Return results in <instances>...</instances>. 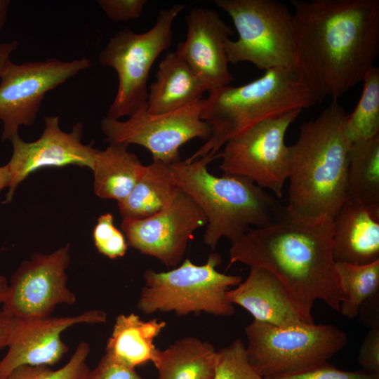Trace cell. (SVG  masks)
I'll list each match as a JSON object with an SVG mask.
<instances>
[{"mask_svg": "<svg viewBox=\"0 0 379 379\" xmlns=\"http://www.w3.org/2000/svg\"><path fill=\"white\" fill-rule=\"evenodd\" d=\"M296 68L318 98L361 82L379 53V0H291Z\"/></svg>", "mask_w": 379, "mask_h": 379, "instance_id": "obj_1", "label": "cell"}, {"mask_svg": "<svg viewBox=\"0 0 379 379\" xmlns=\"http://www.w3.org/2000/svg\"><path fill=\"white\" fill-rule=\"evenodd\" d=\"M333 220L308 219L287 206L272 224L248 230L230 249L229 267L266 269L284 284L310 324L321 300L339 312L345 298L333 255Z\"/></svg>", "mask_w": 379, "mask_h": 379, "instance_id": "obj_2", "label": "cell"}, {"mask_svg": "<svg viewBox=\"0 0 379 379\" xmlns=\"http://www.w3.org/2000/svg\"><path fill=\"white\" fill-rule=\"evenodd\" d=\"M347 113L338 102L304 123L296 142L288 146V204L308 219L332 220L347 199V175L350 141L345 131Z\"/></svg>", "mask_w": 379, "mask_h": 379, "instance_id": "obj_3", "label": "cell"}, {"mask_svg": "<svg viewBox=\"0 0 379 379\" xmlns=\"http://www.w3.org/2000/svg\"><path fill=\"white\" fill-rule=\"evenodd\" d=\"M215 159L207 156L170 164L175 185L191 197L206 218L204 242L212 250L223 237L234 244L251 226L272 224L284 208L279 199L248 178L211 174L208 164Z\"/></svg>", "mask_w": 379, "mask_h": 379, "instance_id": "obj_4", "label": "cell"}, {"mask_svg": "<svg viewBox=\"0 0 379 379\" xmlns=\"http://www.w3.org/2000/svg\"><path fill=\"white\" fill-rule=\"evenodd\" d=\"M201 118L210 126L211 135L187 160L218 157L232 138L267 119L319 102L297 68L267 70L242 86L227 85L208 92Z\"/></svg>", "mask_w": 379, "mask_h": 379, "instance_id": "obj_5", "label": "cell"}, {"mask_svg": "<svg viewBox=\"0 0 379 379\" xmlns=\"http://www.w3.org/2000/svg\"><path fill=\"white\" fill-rule=\"evenodd\" d=\"M220 262V255L211 253L203 265H196L187 258L167 272L147 270L138 309L145 314L173 312L178 316L200 312L219 317L233 315L235 308L227 293L242 281V277L218 272L216 267Z\"/></svg>", "mask_w": 379, "mask_h": 379, "instance_id": "obj_6", "label": "cell"}, {"mask_svg": "<svg viewBox=\"0 0 379 379\" xmlns=\"http://www.w3.org/2000/svg\"><path fill=\"white\" fill-rule=\"evenodd\" d=\"M245 333L248 361L265 379L316 367L341 350L348 340L335 326L314 323L278 326L253 320Z\"/></svg>", "mask_w": 379, "mask_h": 379, "instance_id": "obj_7", "label": "cell"}, {"mask_svg": "<svg viewBox=\"0 0 379 379\" xmlns=\"http://www.w3.org/2000/svg\"><path fill=\"white\" fill-rule=\"evenodd\" d=\"M239 37L225 44L229 63L248 62L264 72L296 68L292 13L276 0H215Z\"/></svg>", "mask_w": 379, "mask_h": 379, "instance_id": "obj_8", "label": "cell"}, {"mask_svg": "<svg viewBox=\"0 0 379 379\" xmlns=\"http://www.w3.org/2000/svg\"><path fill=\"white\" fill-rule=\"evenodd\" d=\"M185 5L175 4L160 10L148 31L138 34L128 28L110 37L99 55L102 65L113 68L118 89L107 117L114 119L133 114L147 100V82L150 69L173 39V23Z\"/></svg>", "mask_w": 379, "mask_h": 379, "instance_id": "obj_9", "label": "cell"}, {"mask_svg": "<svg viewBox=\"0 0 379 379\" xmlns=\"http://www.w3.org/2000/svg\"><path fill=\"white\" fill-rule=\"evenodd\" d=\"M301 112L265 119L230 140L218 154L224 175L248 178L279 199L288 175L285 135Z\"/></svg>", "mask_w": 379, "mask_h": 379, "instance_id": "obj_10", "label": "cell"}, {"mask_svg": "<svg viewBox=\"0 0 379 379\" xmlns=\"http://www.w3.org/2000/svg\"><path fill=\"white\" fill-rule=\"evenodd\" d=\"M206 100L201 98L179 109L158 114L147 111V101L128 117L120 121L105 117L100 128L110 143L140 145L153 160L173 164L180 159V148L194 138L208 140L210 126L201 118Z\"/></svg>", "mask_w": 379, "mask_h": 379, "instance_id": "obj_11", "label": "cell"}, {"mask_svg": "<svg viewBox=\"0 0 379 379\" xmlns=\"http://www.w3.org/2000/svg\"><path fill=\"white\" fill-rule=\"evenodd\" d=\"M83 57L71 61L11 62L0 77V120L2 140L18 134L21 126H32L46 94L91 66Z\"/></svg>", "mask_w": 379, "mask_h": 379, "instance_id": "obj_12", "label": "cell"}, {"mask_svg": "<svg viewBox=\"0 0 379 379\" xmlns=\"http://www.w3.org/2000/svg\"><path fill=\"white\" fill-rule=\"evenodd\" d=\"M69 249L67 244L22 262L11 276L1 310L14 318H44L58 305L74 304L77 297L67 286Z\"/></svg>", "mask_w": 379, "mask_h": 379, "instance_id": "obj_13", "label": "cell"}, {"mask_svg": "<svg viewBox=\"0 0 379 379\" xmlns=\"http://www.w3.org/2000/svg\"><path fill=\"white\" fill-rule=\"evenodd\" d=\"M206 225L199 206L180 188L158 213L142 220H122L128 246L158 259L167 267L182 261L194 232Z\"/></svg>", "mask_w": 379, "mask_h": 379, "instance_id": "obj_14", "label": "cell"}, {"mask_svg": "<svg viewBox=\"0 0 379 379\" xmlns=\"http://www.w3.org/2000/svg\"><path fill=\"white\" fill-rule=\"evenodd\" d=\"M44 126L41 137L34 142H25L18 134L9 140L13 153L6 164L11 182L5 203L11 201L16 187L29 175L40 168L77 165L92 169L100 149L81 142V123L67 133L60 128L58 116H49L45 118Z\"/></svg>", "mask_w": 379, "mask_h": 379, "instance_id": "obj_15", "label": "cell"}, {"mask_svg": "<svg viewBox=\"0 0 379 379\" xmlns=\"http://www.w3.org/2000/svg\"><path fill=\"white\" fill-rule=\"evenodd\" d=\"M106 320L107 314L100 310L73 317L14 318L8 352L0 360V379L20 366L55 365L69 350L61 339L64 331L77 324H101Z\"/></svg>", "mask_w": 379, "mask_h": 379, "instance_id": "obj_16", "label": "cell"}, {"mask_svg": "<svg viewBox=\"0 0 379 379\" xmlns=\"http://www.w3.org/2000/svg\"><path fill=\"white\" fill-rule=\"evenodd\" d=\"M187 36L178 51L206 86L207 91L230 85V73L225 44L234 30L213 9L192 8L185 16Z\"/></svg>", "mask_w": 379, "mask_h": 379, "instance_id": "obj_17", "label": "cell"}, {"mask_svg": "<svg viewBox=\"0 0 379 379\" xmlns=\"http://www.w3.org/2000/svg\"><path fill=\"white\" fill-rule=\"evenodd\" d=\"M227 298L257 321L278 326L310 324L280 280L262 267H251L246 279L230 289Z\"/></svg>", "mask_w": 379, "mask_h": 379, "instance_id": "obj_18", "label": "cell"}, {"mask_svg": "<svg viewBox=\"0 0 379 379\" xmlns=\"http://www.w3.org/2000/svg\"><path fill=\"white\" fill-rule=\"evenodd\" d=\"M335 262L366 265L379 260V211L347 199L333 219Z\"/></svg>", "mask_w": 379, "mask_h": 379, "instance_id": "obj_19", "label": "cell"}, {"mask_svg": "<svg viewBox=\"0 0 379 379\" xmlns=\"http://www.w3.org/2000/svg\"><path fill=\"white\" fill-rule=\"evenodd\" d=\"M207 89L177 50L168 52L160 62L151 84L147 111L158 114L182 108L202 98Z\"/></svg>", "mask_w": 379, "mask_h": 379, "instance_id": "obj_20", "label": "cell"}, {"mask_svg": "<svg viewBox=\"0 0 379 379\" xmlns=\"http://www.w3.org/2000/svg\"><path fill=\"white\" fill-rule=\"evenodd\" d=\"M165 326V321L157 319L145 321L135 313L119 314L107 340L105 353L131 368L153 363L159 352L154 341Z\"/></svg>", "mask_w": 379, "mask_h": 379, "instance_id": "obj_21", "label": "cell"}, {"mask_svg": "<svg viewBox=\"0 0 379 379\" xmlns=\"http://www.w3.org/2000/svg\"><path fill=\"white\" fill-rule=\"evenodd\" d=\"M217 351L208 341L187 336L164 350L153 362L157 379H213Z\"/></svg>", "mask_w": 379, "mask_h": 379, "instance_id": "obj_22", "label": "cell"}, {"mask_svg": "<svg viewBox=\"0 0 379 379\" xmlns=\"http://www.w3.org/2000/svg\"><path fill=\"white\" fill-rule=\"evenodd\" d=\"M144 165L121 143H110L100 150L91 169L93 190L101 199L122 201L131 192Z\"/></svg>", "mask_w": 379, "mask_h": 379, "instance_id": "obj_23", "label": "cell"}, {"mask_svg": "<svg viewBox=\"0 0 379 379\" xmlns=\"http://www.w3.org/2000/svg\"><path fill=\"white\" fill-rule=\"evenodd\" d=\"M170 164L153 160L144 166L131 192L118 203L122 220L149 218L170 203L178 188L171 175Z\"/></svg>", "mask_w": 379, "mask_h": 379, "instance_id": "obj_24", "label": "cell"}, {"mask_svg": "<svg viewBox=\"0 0 379 379\" xmlns=\"http://www.w3.org/2000/svg\"><path fill=\"white\" fill-rule=\"evenodd\" d=\"M347 199L379 211V135L351 142L347 175Z\"/></svg>", "mask_w": 379, "mask_h": 379, "instance_id": "obj_25", "label": "cell"}, {"mask_svg": "<svg viewBox=\"0 0 379 379\" xmlns=\"http://www.w3.org/2000/svg\"><path fill=\"white\" fill-rule=\"evenodd\" d=\"M336 269L345 293L339 312L354 319L365 302L379 295V260L366 265L336 262Z\"/></svg>", "mask_w": 379, "mask_h": 379, "instance_id": "obj_26", "label": "cell"}, {"mask_svg": "<svg viewBox=\"0 0 379 379\" xmlns=\"http://www.w3.org/2000/svg\"><path fill=\"white\" fill-rule=\"evenodd\" d=\"M361 98L354 110L346 115L345 127L350 142L379 135V68L373 66L363 79Z\"/></svg>", "mask_w": 379, "mask_h": 379, "instance_id": "obj_27", "label": "cell"}, {"mask_svg": "<svg viewBox=\"0 0 379 379\" xmlns=\"http://www.w3.org/2000/svg\"><path fill=\"white\" fill-rule=\"evenodd\" d=\"M89 352V345L81 342L69 361L58 370L46 365H23L13 369L5 379H85L90 371L86 364Z\"/></svg>", "mask_w": 379, "mask_h": 379, "instance_id": "obj_28", "label": "cell"}, {"mask_svg": "<svg viewBox=\"0 0 379 379\" xmlns=\"http://www.w3.org/2000/svg\"><path fill=\"white\" fill-rule=\"evenodd\" d=\"M213 379H265L250 364L246 346L240 339L217 351Z\"/></svg>", "mask_w": 379, "mask_h": 379, "instance_id": "obj_29", "label": "cell"}, {"mask_svg": "<svg viewBox=\"0 0 379 379\" xmlns=\"http://www.w3.org/2000/svg\"><path fill=\"white\" fill-rule=\"evenodd\" d=\"M93 238L98 252L109 259L123 257L127 251L126 237L114 225L111 213H106L98 218Z\"/></svg>", "mask_w": 379, "mask_h": 379, "instance_id": "obj_30", "label": "cell"}, {"mask_svg": "<svg viewBox=\"0 0 379 379\" xmlns=\"http://www.w3.org/2000/svg\"><path fill=\"white\" fill-rule=\"evenodd\" d=\"M268 379H379V375L364 370L351 371L340 370L326 361L299 373Z\"/></svg>", "mask_w": 379, "mask_h": 379, "instance_id": "obj_31", "label": "cell"}, {"mask_svg": "<svg viewBox=\"0 0 379 379\" xmlns=\"http://www.w3.org/2000/svg\"><path fill=\"white\" fill-rule=\"evenodd\" d=\"M146 0H98V4L107 16L115 22H126L138 18Z\"/></svg>", "mask_w": 379, "mask_h": 379, "instance_id": "obj_32", "label": "cell"}, {"mask_svg": "<svg viewBox=\"0 0 379 379\" xmlns=\"http://www.w3.org/2000/svg\"><path fill=\"white\" fill-rule=\"evenodd\" d=\"M85 379H143L134 368H128L107 353L100 359L93 370H90Z\"/></svg>", "mask_w": 379, "mask_h": 379, "instance_id": "obj_33", "label": "cell"}, {"mask_svg": "<svg viewBox=\"0 0 379 379\" xmlns=\"http://www.w3.org/2000/svg\"><path fill=\"white\" fill-rule=\"evenodd\" d=\"M357 359L363 370L379 375V327L371 328L360 346Z\"/></svg>", "mask_w": 379, "mask_h": 379, "instance_id": "obj_34", "label": "cell"}, {"mask_svg": "<svg viewBox=\"0 0 379 379\" xmlns=\"http://www.w3.org/2000/svg\"><path fill=\"white\" fill-rule=\"evenodd\" d=\"M358 316L366 326L379 327V295L365 302L360 307Z\"/></svg>", "mask_w": 379, "mask_h": 379, "instance_id": "obj_35", "label": "cell"}, {"mask_svg": "<svg viewBox=\"0 0 379 379\" xmlns=\"http://www.w3.org/2000/svg\"><path fill=\"white\" fill-rule=\"evenodd\" d=\"M18 46L16 40L0 43V77L12 62L11 57Z\"/></svg>", "mask_w": 379, "mask_h": 379, "instance_id": "obj_36", "label": "cell"}, {"mask_svg": "<svg viewBox=\"0 0 379 379\" xmlns=\"http://www.w3.org/2000/svg\"><path fill=\"white\" fill-rule=\"evenodd\" d=\"M14 318L0 310V350L7 347Z\"/></svg>", "mask_w": 379, "mask_h": 379, "instance_id": "obj_37", "label": "cell"}, {"mask_svg": "<svg viewBox=\"0 0 379 379\" xmlns=\"http://www.w3.org/2000/svg\"><path fill=\"white\" fill-rule=\"evenodd\" d=\"M11 175L6 165L0 166V191L4 187H9Z\"/></svg>", "mask_w": 379, "mask_h": 379, "instance_id": "obj_38", "label": "cell"}, {"mask_svg": "<svg viewBox=\"0 0 379 379\" xmlns=\"http://www.w3.org/2000/svg\"><path fill=\"white\" fill-rule=\"evenodd\" d=\"M10 4L9 0H0V31L6 22Z\"/></svg>", "mask_w": 379, "mask_h": 379, "instance_id": "obj_39", "label": "cell"}, {"mask_svg": "<svg viewBox=\"0 0 379 379\" xmlns=\"http://www.w3.org/2000/svg\"><path fill=\"white\" fill-rule=\"evenodd\" d=\"M8 284L5 277L0 275V302L3 303L7 296Z\"/></svg>", "mask_w": 379, "mask_h": 379, "instance_id": "obj_40", "label": "cell"}]
</instances>
